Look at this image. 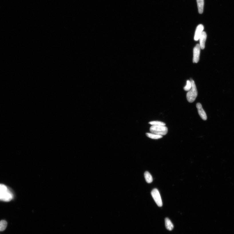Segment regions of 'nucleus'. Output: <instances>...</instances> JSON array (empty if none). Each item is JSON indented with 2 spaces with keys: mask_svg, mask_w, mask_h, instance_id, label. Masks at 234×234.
I'll return each mask as SVG.
<instances>
[{
  "mask_svg": "<svg viewBox=\"0 0 234 234\" xmlns=\"http://www.w3.org/2000/svg\"><path fill=\"white\" fill-rule=\"evenodd\" d=\"M13 195L10 190L6 186L0 184V201L9 202L12 200Z\"/></svg>",
  "mask_w": 234,
  "mask_h": 234,
  "instance_id": "f257e3e1",
  "label": "nucleus"
},
{
  "mask_svg": "<svg viewBox=\"0 0 234 234\" xmlns=\"http://www.w3.org/2000/svg\"><path fill=\"white\" fill-rule=\"evenodd\" d=\"M190 81L192 83V88L187 92L186 97L188 102L190 103H192L195 101L196 98L198 95V92L194 81L192 79Z\"/></svg>",
  "mask_w": 234,
  "mask_h": 234,
  "instance_id": "f03ea898",
  "label": "nucleus"
},
{
  "mask_svg": "<svg viewBox=\"0 0 234 234\" xmlns=\"http://www.w3.org/2000/svg\"><path fill=\"white\" fill-rule=\"evenodd\" d=\"M150 130L153 134L161 136L165 135L168 132V128L163 125H152Z\"/></svg>",
  "mask_w": 234,
  "mask_h": 234,
  "instance_id": "7ed1b4c3",
  "label": "nucleus"
},
{
  "mask_svg": "<svg viewBox=\"0 0 234 234\" xmlns=\"http://www.w3.org/2000/svg\"><path fill=\"white\" fill-rule=\"evenodd\" d=\"M152 196L154 201L159 207H161L163 205L160 195L157 189H154L151 192Z\"/></svg>",
  "mask_w": 234,
  "mask_h": 234,
  "instance_id": "20e7f679",
  "label": "nucleus"
},
{
  "mask_svg": "<svg viewBox=\"0 0 234 234\" xmlns=\"http://www.w3.org/2000/svg\"><path fill=\"white\" fill-rule=\"evenodd\" d=\"M201 47L199 44H197L193 49V63H197L199 60Z\"/></svg>",
  "mask_w": 234,
  "mask_h": 234,
  "instance_id": "39448f33",
  "label": "nucleus"
},
{
  "mask_svg": "<svg viewBox=\"0 0 234 234\" xmlns=\"http://www.w3.org/2000/svg\"><path fill=\"white\" fill-rule=\"evenodd\" d=\"M196 106L198 110V113L201 118L204 120H206L207 119V116L206 112L204 111L202 108L201 104L200 103L197 104Z\"/></svg>",
  "mask_w": 234,
  "mask_h": 234,
  "instance_id": "423d86ee",
  "label": "nucleus"
},
{
  "mask_svg": "<svg viewBox=\"0 0 234 234\" xmlns=\"http://www.w3.org/2000/svg\"><path fill=\"white\" fill-rule=\"evenodd\" d=\"M204 29V26L200 24L197 26L195 30L194 37V40L195 41H197L199 40L201 35L203 32V31Z\"/></svg>",
  "mask_w": 234,
  "mask_h": 234,
  "instance_id": "0eeeda50",
  "label": "nucleus"
},
{
  "mask_svg": "<svg viewBox=\"0 0 234 234\" xmlns=\"http://www.w3.org/2000/svg\"><path fill=\"white\" fill-rule=\"evenodd\" d=\"M207 38V35L206 32L203 31L199 38L200 46L201 49H203L205 48V42Z\"/></svg>",
  "mask_w": 234,
  "mask_h": 234,
  "instance_id": "6e6552de",
  "label": "nucleus"
},
{
  "mask_svg": "<svg viewBox=\"0 0 234 234\" xmlns=\"http://www.w3.org/2000/svg\"><path fill=\"white\" fill-rule=\"evenodd\" d=\"M198 11L200 14L203 12L204 5V0H197Z\"/></svg>",
  "mask_w": 234,
  "mask_h": 234,
  "instance_id": "1a4fd4ad",
  "label": "nucleus"
},
{
  "mask_svg": "<svg viewBox=\"0 0 234 234\" xmlns=\"http://www.w3.org/2000/svg\"><path fill=\"white\" fill-rule=\"evenodd\" d=\"M165 226L167 230L171 231L174 228V225L171 221L168 218L165 219Z\"/></svg>",
  "mask_w": 234,
  "mask_h": 234,
  "instance_id": "9d476101",
  "label": "nucleus"
},
{
  "mask_svg": "<svg viewBox=\"0 0 234 234\" xmlns=\"http://www.w3.org/2000/svg\"><path fill=\"white\" fill-rule=\"evenodd\" d=\"M144 175L146 181L147 183H151L153 181L152 177L148 172H145Z\"/></svg>",
  "mask_w": 234,
  "mask_h": 234,
  "instance_id": "9b49d317",
  "label": "nucleus"
},
{
  "mask_svg": "<svg viewBox=\"0 0 234 234\" xmlns=\"http://www.w3.org/2000/svg\"><path fill=\"white\" fill-rule=\"evenodd\" d=\"M146 135L148 137L153 139H158L162 138V136L154 134L152 133H146Z\"/></svg>",
  "mask_w": 234,
  "mask_h": 234,
  "instance_id": "f8f14e48",
  "label": "nucleus"
},
{
  "mask_svg": "<svg viewBox=\"0 0 234 234\" xmlns=\"http://www.w3.org/2000/svg\"><path fill=\"white\" fill-rule=\"evenodd\" d=\"M7 225V223L5 221L2 220L0 221V231L5 230Z\"/></svg>",
  "mask_w": 234,
  "mask_h": 234,
  "instance_id": "ddd939ff",
  "label": "nucleus"
},
{
  "mask_svg": "<svg viewBox=\"0 0 234 234\" xmlns=\"http://www.w3.org/2000/svg\"><path fill=\"white\" fill-rule=\"evenodd\" d=\"M152 125H163L165 126L166 124L162 122L159 121H153L150 122L149 123Z\"/></svg>",
  "mask_w": 234,
  "mask_h": 234,
  "instance_id": "4468645a",
  "label": "nucleus"
},
{
  "mask_svg": "<svg viewBox=\"0 0 234 234\" xmlns=\"http://www.w3.org/2000/svg\"><path fill=\"white\" fill-rule=\"evenodd\" d=\"M192 88V83L191 81L188 80L187 81V84L185 86L184 88V89L186 91H189Z\"/></svg>",
  "mask_w": 234,
  "mask_h": 234,
  "instance_id": "2eb2a0df",
  "label": "nucleus"
}]
</instances>
